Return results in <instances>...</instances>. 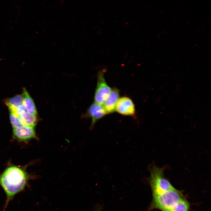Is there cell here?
I'll list each match as a JSON object with an SVG mask.
<instances>
[{
  "label": "cell",
  "mask_w": 211,
  "mask_h": 211,
  "mask_svg": "<svg viewBox=\"0 0 211 211\" xmlns=\"http://www.w3.org/2000/svg\"><path fill=\"white\" fill-rule=\"evenodd\" d=\"M31 177L23 169L15 166L8 167L0 174V186L6 195L4 210L16 195L29 186Z\"/></svg>",
  "instance_id": "1"
},
{
  "label": "cell",
  "mask_w": 211,
  "mask_h": 211,
  "mask_svg": "<svg viewBox=\"0 0 211 211\" xmlns=\"http://www.w3.org/2000/svg\"><path fill=\"white\" fill-rule=\"evenodd\" d=\"M183 197L182 193L175 188L161 194L152 195V201L149 209L162 211L172 210L179 200Z\"/></svg>",
  "instance_id": "2"
},
{
  "label": "cell",
  "mask_w": 211,
  "mask_h": 211,
  "mask_svg": "<svg viewBox=\"0 0 211 211\" xmlns=\"http://www.w3.org/2000/svg\"><path fill=\"white\" fill-rule=\"evenodd\" d=\"M150 171L148 181L152 195L161 194L175 188L165 178L164 169L154 165L150 167Z\"/></svg>",
  "instance_id": "3"
},
{
  "label": "cell",
  "mask_w": 211,
  "mask_h": 211,
  "mask_svg": "<svg viewBox=\"0 0 211 211\" xmlns=\"http://www.w3.org/2000/svg\"><path fill=\"white\" fill-rule=\"evenodd\" d=\"M103 69L98 73L96 88L94 96V102L102 105L108 98L112 89L108 86L105 79Z\"/></svg>",
  "instance_id": "4"
},
{
  "label": "cell",
  "mask_w": 211,
  "mask_h": 211,
  "mask_svg": "<svg viewBox=\"0 0 211 211\" xmlns=\"http://www.w3.org/2000/svg\"><path fill=\"white\" fill-rule=\"evenodd\" d=\"M116 111L126 116H134L136 113L134 104L129 97L124 96L119 98L117 103Z\"/></svg>",
  "instance_id": "5"
},
{
  "label": "cell",
  "mask_w": 211,
  "mask_h": 211,
  "mask_svg": "<svg viewBox=\"0 0 211 211\" xmlns=\"http://www.w3.org/2000/svg\"><path fill=\"white\" fill-rule=\"evenodd\" d=\"M13 134L15 138L21 141H25L36 138L34 127L22 125L13 128Z\"/></svg>",
  "instance_id": "6"
},
{
  "label": "cell",
  "mask_w": 211,
  "mask_h": 211,
  "mask_svg": "<svg viewBox=\"0 0 211 211\" xmlns=\"http://www.w3.org/2000/svg\"><path fill=\"white\" fill-rule=\"evenodd\" d=\"M106 114L102 105L94 102L89 106L84 117L91 118V123L90 127L91 129L98 120Z\"/></svg>",
  "instance_id": "7"
},
{
  "label": "cell",
  "mask_w": 211,
  "mask_h": 211,
  "mask_svg": "<svg viewBox=\"0 0 211 211\" xmlns=\"http://www.w3.org/2000/svg\"><path fill=\"white\" fill-rule=\"evenodd\" d=\"M119 91L115 88L112 89L110 94L102 105L106 114L114 113L119 98Z\"/></svg>",
  "instance_id": "8"
},
{
  "label": "cell",
  "mask_w": 211,
  "mask_h": 211,
  "mask_svg": "<svg viewBox=\"0 0 211 211\" xmlns=\"http://www.w3.org/2000/svg\"><path fill=\"white\" fill-rule=\"evenodd\" d=\"M23 104L25 107L27 111L31 114L37 115V110L35 103L26 89H23Z\"/></svg>",
  "instance_id": "9"
},
{
  "label": "cell",
  "mask_w": 211,
  "mask_h": 211,
  "mask_svg": "<svg viewBox=\"0 0 211 211\" xmlns=\"http://www.w3.org/2000/svg\"><path fill=\"white\" fill-rule=\"evenodd\" d=\"M23 95L22 93L6 99L5 103L9 112H14L18 106L23 104Z\"/></svg>",
  "instance_id": "10"
},
{
  "label": "cell",
  "mask_w": 211,
  "mask_h": 211,
  "mask_svg": "<svg viewBox=\"0 0 211 211\" xmlns=\"http://www.w3.org/2000/svg\"><path fill=\"white\" fill-rule=\"evenodd\" d=\"M23 125L35 127L38 122L37 115L26 112L19 117Z\"/></svg>",
  "instance_id": "11"
},
{
  "label": "cell",
  "mask_w": 211,
  "mask_h": 211,
  "mask_svg": "<svg viewBox=\"0 0 211 211\" xmlns=\"http://www.w3.org/2000/svg\"><path fill=\"white\" fill-rule=\"evenodd\" d=\"M190 207L189 203L183 197L179 200L172 210L174 211H188Z\"/></svg>",
  "instance_id": "12"
},
{
  "label": "cell",
  "mask_w": 211,
  "mask_h": 211,
  "mask_svg": "<svg viewBox=\"0 0 211 211\" xmlns=\"http://www.w3.org/2000/svg\"><path fill=\"white\" fill-rule=\"evenodd\" d=\"M10 119L13 128L22 125L19 117L12 112H10Z\"/></svg>",
  "instance_id": "13"
},
{
  "label": "cell",
  "mask_w": 211,
  "mask_h": 211,
  "mask_svg": "<svg viewBox=\"0 0 211 211\" xmlns=\"http://www.w3.org/2000/svg\"><path fill=\"white\" fill-rule=\"evenodd\" d=\"M26 112L27 111L24 105L22 104L16 108L14 112L12 113H14L19 117L21 115Z\"/></svg>",
  "instance_id": "14"
},
{
  "label": "cell",
  "mask_w": 211,
  "mask_h": 211,
  "mask_svg": "<svg viewBox=\"0 0 211 211\" xmlns=\"http://www.w3.org/2000/svg\"><path fill=\"white\" fill-rule=\"evenodd\" d=\"M102 209V207L100 206H98L96 207L94 211H101Z\"/></svg>",
  "instance_id": "15"
},
{
  "label": "cell",
  "mask_w": 211,
  "mask_h": 211,
  "mask_svg": "<svg viewBox=\"0 0 211 211\" xmlns=\"http://www.w3.org/2000/svg\"><path fill=\"white\" fill-rule=\"evenodd\" d=\"M165 211H174L172 210H167Z\"/></svg>",
  "instance_id": "16"
}]
</instances>
